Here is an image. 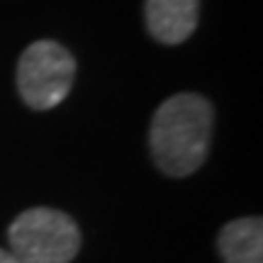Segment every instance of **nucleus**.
I'll return each instance as SVG.
<instances>
[{
  "label": "nucleus",
  "instance_id": "5",
  "mask_svg": "<svg viewBox=\"0 0 263 263\" xmlns=\"http://www.w3.org/2000/svg\"><path fill=\"white\" fill-rule=\"evenodd\" d=\"M224 263H263V222L261 217L234 219L217 239Z\"/></svg>",
  "mask_w": 263,
  "mask_h": 263
},
{
  "label": "nucleus",
  "instance_id": "3",
  "mask_svg": "<svg viewBox=\"0 0 263 263\" xmlns=\"http://www.w3.org/2000/svg\"><path fill=\"white\" fill-rule=\"evenodd\" d=\"M76 78L71 51L51 39H39L25 49L17 64V90L32 110H51L64 103Z\"/></svg>",
  "mask_w": 263,
  "mask_h": 263
},
{
  "label": "nucleus",
  "instance_id": "1",
  "mask_svg": "<svg viewBox=\"0 0 263 263\" xmlns=\"http://www.w3.org/2000/svg\"><path fill=\"white\" fill-rule=\"evenodd\" d=\"M215 110L197 93L171 95L154 112L149 129L151 156L166 176L185 178L205 163L212 141Z\"/></svg>",
  "mask_w": 263,
  "mask_h": 263
},
{
  "label": "nucleus",
  "instance_id": "6",
  "mask_svg": "<svg viewBox=\"0 0 263 263\" xmlns=\"http://www.w3.org/2000/svg\"><path fill=\"white\" fill-rule=\"evenodd\" d=\"M0 263H20L15 256L10 254V251H5V249H0Z\"/></svg>",
  "mask_w": 263,
  "mask_h": 263
},
{
  "label": "nucleus",
  "instance_id": "4",
  "mask_svg": "<svg viewBox=\"0 0 263 263\" xmlns=\"http://www.w3.org/2000/svg\"><path fill=\"white\" fill-rule=\"evenodd\" d=\"M200 0H146V27L161 44H180L195 32Z\"/></svg>",
  "mask_w": 263,
  "mask_h": 263
},
{
  "label": "nucleus",
  "instance_id": "2",
  "mask_svg": "<svg viewBox=\"0 0 263 263\" xmlns=\"http://www.w3.org/2000/svg\"><path fill=\"white\" fill-rule=\"evenodd\" d=\"M10 254L20 263H71L81 249V232L66 212L32 207L8 229Z\"/></svg>",
  "mask_w": 263,
  "mask_h": 263
}]
</instances>
